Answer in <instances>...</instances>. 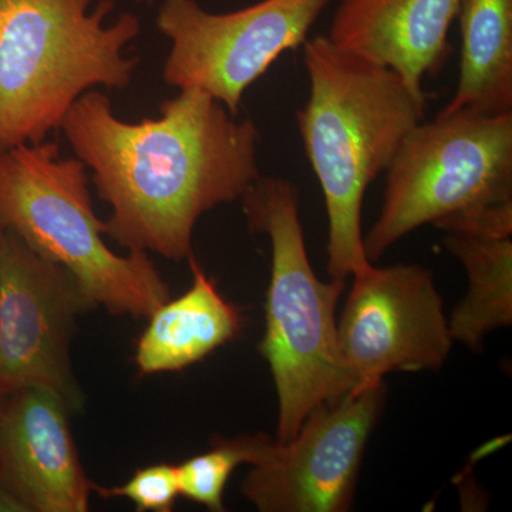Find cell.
Listing matches in <instances>:
<instances>
[{
	"label": "cell",
	"instance_id": "ffe728a7",
	"mask_svg": "<svg viewBox=\"0 0 512 512\" xmlns=\"http://www.w3.org/2000/svg\"><path fill=\"white\" fill-rule=\"evenodd\" d=\"M3 234H5V229H3L2 225H0V241H2Z\"/></svg>",
	"mask_w": 512,
	"mask_h": 512
},
{
	"label": "cell",
	"instance_id": "6da1fadb",
	"mask_svg": "<svg viewBox=\"0 0 512 512\" xmlns=\"http://www.w3.org/2000/svg\"><path fill=\"white\" fill-rule=\"evenodd\" d=\"M60 130L111 208L107 237L128 252L181 262L205 212L239 201L259 171L261 133L210 94L181 89L154 119L114 114L109 96L84 93Z\"/></svg>",
	"mask_w": 512,
	"mask_h": 512
},
{
	"label": "cell",
	"instance_id": "e0dca14e",
	"mask_svg": "<svg viewBox=\"0 0 512 512\" xmlns=\"http://www.w3.org/2000/svg\"><path fill=\"white\" fill-rule=\"evenodd\" d=\"M92 491L103 498H127L137 511L171 512L180 497L177 466L167 463L140 468L126 483L101 487L92 483Z\"/></svg>",
	"mask_w": 512,
	"mask_h": 512
},
{
	"label": "cell",
	"instance_id": "8992f818",
	"mask_svg": "<svg viewBox=\"0 0 512 512\" xmlns=\"http://www.w3.org/2000/svg\"><path fill=\"white\" fill-rule=\"evenodd\" d=\"M512 201V113L437 114L404 138L363 248L376 262L400 239L461 212Z\"/></svg>",
	"mask_w": 512,
	"mask_h": 512
},
{
	"label": "cell",
	"instance_id": "30bf717a",
	"mask_svg": "<svg viewBox=\"0 0 512 512\" xmlns=\"http://www.w3.org/2000/svg\"><path fill=\"white\" fill-rule=\"evenodd\" d=\"M384 396L380 382L316 407L292 440L272 441L242 481V495L262 512L349 511Z\"/></svg>",
	"mask_w": 512,
	"mask_h": 512
},
{
	"label": "cell",
	"instance_id": "277c9868",
	"mask_svg": "<svg viewBox=\"0 0 512 512\" xmlns=\"http://www.w3.org/2000/svg\"><path fill=\"white\" fill-rule=\"evenodd\" d=\"M248 228L271 241L265 357L278 394L276 441L288 443L323 404L352 392L340 363L336 305L346 282L320 281L306 251L299 191L281 177H259L241 198Z\"/></svg>",
	"mask_w": 512,
	"mask_h": 512
},
{
	"label": "cell",
	"instance_id": "8fae6325",
	"mask_svg": "<svg viewBox=\"0 0 512 512\" xmlns=\"http://www.w3.org/2000/svg\"><path fill=\"white\" fill-rule=\"evenodd\" d=\"M62 397L22 387L0 397V480L30 512H86L92 483L77 453Z\"/></svg>",
	"mask_w": 512,
	"mask_h": 512
},
{
	"label": "cell",
	"instance_id": "52a82bcc",
	"mask_svg": "<svg viewBox=\"0 0 512 512\" xmlns=\"http://www.w3.org/2000/svg\"><path fill=\"white\" fill-rule=\"evenodd\" d=\"M329 3L259 0L214 13L197 0H163L156 25L170 40L164 82L178 90H202L238 116L249 87L285 52L308 40Z\"/></svg>",
	"mask_w": 512,
	"mask_h": 512
},
{
	"label": "cell",
	"instance_id": "7a4b0ae2",
	"mask_svg": "<svg viewBox=\"0 0 512 512\" xmlns=\"http://www.w3.org/2000/svg\"><path fill=\"white\" fill-rule=\"evenodd\" d=\"M302 59L309 99L296 121L325 198L329 276L346 282L372 264L363 248L366 190L426 119L427 99L393 70L343 52L328 36L306 40Z\"/></svg>",
	"mask_w": 512,
	"mask_h": 512
},
{
	"label": "cell",
	"instance_id": "4fadbf2b",
	"mask_svg": "<svg viewBox=\"0 0 512 512\" xmlns=\"http://www.w3.org/2000/svg\"><path fill=\"white\" fill-rule=\"evenodd\" d=\"M464 265L468 292L448 318L451 338L478 350L494 329L512 322V201L463 212L434 224Z\"/></svg>",
	"mask_w": 512,
	"mask_h": 512
},
{
	"label": "cell",
	"instance_id": "ac0fdd59",
	"mask_svg": "<svg viewBox=\"0 0 512 512\" xmlns=\"http://www.w3.org/2000/svg\"><path fill=\"white\" fill-rule=\"evenodd\" d=\"M0 512H30L15 491L0 480Z\"/></svg>",
	"mask_w": 512,
	"mask_h": 512
},
{
	"label": "cell",
	"instance_id": "7c38bea8",
	"mask_svg": "<svg viewBox=\"0 0 512 512\" xmlns=\"http://www.w3.org/2000/svg\"><path fill=\"white\" fill-rule=\"evenodd\" d=\"M460 0H340L328 39L350 55L386 67L420 96L453 52L448 33Z\"/></svg>",
	"mask_w": 512,
	"mask_h": 512
},
{
	"label": "cell",
	"instance_id": "2e32d148",
	"mask_svg": "<svg viewBox=\"0 0 512 512\" xmlns=\"http://www.w3.org/2000/svg\"><path fill=\"white\" fill-rule=\"evenodd\" d=\"M272 441L274 439L262 433L212 440L210 450L177 466L180 497L204 505L212 512L224 511V491L232 473L241 464L254 466L258 463Z\"/></svg>",
	"mask_w": 512,
	"mask_h": 512
},
{
	"label": "cell",
	"instance_id": "5b68a950",
	"mask_svg": "<svg viewBox=\"0 0 512 512\" xmlns=\"http://www.w3.org/2000/svg\"><path fill=\"white\" fill-rule=\"evenodd\" d=\"M89 185L86 165L52 141L0 151V225L67 269L93 308L148 318L170 288L147 252L111 251Z\"/></svg>",
	"mask_w": 512,
	"mask_h": 512
},
{
	"label": "cell",
	"instance_id": "9a60e30c",
	"mask_svg": "<svg viewBox=\"0 0 512 512\" xmlns=\"http://www.w3.org/2000/svg\"><path fill=\"white\" fill-rule=\"evenodd\" d=\"M460 74L440 113H512V0H460Z\"/></svg>",
	"mask_w": 512,
	"mask_h": 512
},
{
	"label": "cell",
	"instance_id": "ba28073f",
	"mask_svg": "<svg viewBox=\"0 0 512 512\" xmlns=\"http://www.w3.org/2000/svg\"><path fill=\"white\" fill-rule=\"evenodd\" d=\"M93 309L76 279L6 231L0 241V397L45 387L82 412L70 345L77 318Z\"/></svg>",
	"mask_w": 512,
	"mask_h": 512
},
{
	"label": "cell",
	"instance_id": "3957f363",
	"mask_svg": "<svg viewBox=\"0 0 512 512\" xmlns=\"http://www.w3.org/2000/svg\"><path fill=\"white\" fill-rule=\"evenodd\" d=\"M0 0V151L46 141L74 103L133 83L141 22L114 0Z\"/></svg>",
	"mask_w": 512,
	"mask_h": 512
},
{
	"label": "cell",
	"instance_id": "5bb4252c",
	"mask_svg": "<svg viewBox=\"0 0 512 512\" xmlns=\"http://www.w3.org/2000/svg\"><path fill=\"white\" fill-rule=\"evenodd\" d=\"M192 285L180 298L168 299L148 316L137 343L141 375L180 372L237 338L244 315L218 292L194 255L187 259Z\"/></svg>",
	"mask_w": 512,
	"mask_h": 512
},
{
	"label": "cell",
	"instance_id": "9c48e42d",
	"mask_svg": "<svg viewBox=\"0 0 512 512\" xmlns=\"http://www.w3.org/2000/svg\"><path fill=\"white\" fill-rule=\"evenodd\" d=\"M338 320V352L352 389L394 372L439 370L454 340L426 266L372 264L352 275Z\"/></svg>",
	"mask_w": 512,
	"mask_h": 512
},
{
	"label": "cell",
	"instance_id": "d6986e66",
	"mask_svg": "<svg viewBox=\"0 0 512 512\" xmlns=\"http://www.w3.org/2000/svg\"><path fill=\"white\" fill-rule=\"evenodd\" d=\"M133 2L143 3V5H154V3H157L158 0H133Z\"/></svg>",
	"mask_w": 512,
	"mask_h": 512
}]
</instances>
